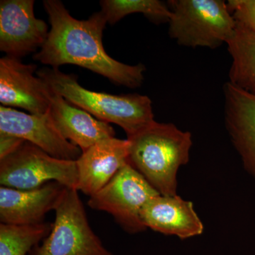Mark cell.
<instances>
[{
    "mask_svg": "<svg viewBox=\"0 0 255 255\" xmlns=\"http://www.w3.org/2000/svg\"><path fill=\"white\" fill-rule=\"evenodd\" d=\"M43 6L51 28L33 59L53 68L68 64L78 65L129 88L141 86L145 65L121 63L105 51L102 37L107 21L102 11L88 19L79 20L71 16L59 0H45Z\"/></svg>",
    "mask_w": 255,
    "mask_h": 255,
    "instance_id": "6da1fadb",
    "label": "cell"
},
{
    "mask_svg": "<svg viewBox=\"0 0 255 255\" xmlns=\"http://www.w3.org/2000/svg\"><path fill=\"white\" fill-rule=\"evenodd\" d=\"M128 161L161 195L174 196L177 174L187 164L192 140L189 132L155 121L131 137Z\"/></svg>",
    "mask_w": 255,
    "mask_h": 255,
    "instance_id": "7a4b0ae2",
    "label": "cell"
},
{
    "mask_svg": "<svg viewBox=\"0 0 255 255\" xmlns=\"http://www.w3.org/2000/svg\"><path fill=\"white\" fill-rule=\"evenodd\" d=\"M36 75L70 103L102 122L119 126L127 137L155 122L152 101L147 96L90 91L79 84L76 76L62 73L58 68L41 69Z\"/></svg>",
    "mask_w": 255,
    "mask_h": 255,
    "instance_id": "3957f363",
    "label": "cell"
},
{
    "mask_svg": "<svg viewBox=\"0 0 255 255\" xmlns=\"http://www.w3.org/2000/svg\"><path fill=\"white\" fill-rule=\"evenodd\" d=\"M169 34L180 46L214 48L232 37L236 21L222 0H171Z\"/></svg>",
    "mask_w": 255,
    "mask_h": 255,
    "instance_id": "277c9868",
    "label": "cell"
},
{
    "mask_svg": "<svg viewBox=\"0 0 255 255\" xmlns=\"http://www.w3.org/2000/svg\"><path fill=\"white\" fill-rule=\"evenodd\" d=\"M49 234L31 255H114L90 227L76 189L65 187Z\"/></svg>",
    "mask_w": 255,
    "mask_h": 255,
    "instance_id": "5b68a950",
    "label": "cell"
},
{
    "mask_svg": "<svg viewBox=\"0 0 255 255\" xmlns=\"http://www.w3.org/2000/svg\"><path fill=\"white\" fill-rule=\"evenodd\" d=\"M51 182L77 189L76 161L55 158L27 141L0 160V184L2 187L32 189Z\"/></svg>",
    "mask_w": 255,
    "mask_h": 255,
    "instance_id": "8992f818",
    "label": "cell"
},
{
    "mask_svg": "<svg viewBox=\"0 0 255 255\" xmlns=\"http://www.w3.org/2000/svg\"><path fill=\"white\" fill-rule=\"evenodd\" d=\"M159 194L128 161L105 187L90 196L88 205L112 215L127 232L137 233L147 229L140 217L142 209Z\"/></svg>",
    "mask_w": 255,
    "mask_h": 255,
    "instance_id": "52a82bcc",
    "label": "cell"
},
{
    "mask_svg": "<svg viewBox=\"0 0 255 255\" xmlns=\"http://www.w3.org/2000/svg\"><path fill=\"white\" fill-rule=\"evenodd\" d=\"M33 0L0 1V50L20 58L41 48L48 38V25L35 16Z\"/></svg>",
    "mask_w": 255,
    "mask_h": 255,
    "instance_id": "ba28073f",
    "label": "cell"
},
{
    "mask_svg": "<svg viewBox=\"0 0 255 255\" xmlns=\"http://www.w3.org/2000/svg\"><path fill=\"white\" fill-rule=\"evenodd\" d=\"M37 66L24 64L13 57L0 59V102L6 107H18L31 114L48 112L52 89L44 80L35 76Z\"/></svg>",
    "mask_w": 255,
    "mask_h": 255,
    "instance_id": "9c48e42d",
    "label": "cell"
},
{
    "mask_svg": "<svg viewBox=\"0 0 255 255\" xmlns=\"http://www.w3.org/2000/svg\"><path fill=\"white\" fill-rule=\"evenodd\" d=\"M0 133L23 139L55 158L77 161L82 153L80 147L64 138L55 128L48 111L35 115L1 106Z\"/></svg>",
    "mask_w": 255,
    "mask_h": 255,
    "instance_id": "30bf717a",
    "label": "cell"
},
{
    "mask_svg": "<svg viewBox=\"0 0 255 255\" xmlns=\"http://www.w3.org/2000/svg\"><path fill=\"white\" fill-rule=\"evenodd\" d=\"M128 140L110 137L97 142L82 152L76 161L77 190L92 196L105 187L128 162Z\"/></svg>",
    "mask_w": 255,
    "mask_h": 255,
    "instance_id": "8fae6325",
    "label": "cell"
},
{
    "mask_svg": "<svg viewBox=\"0 0 255 255\" xmlns=\"http://www.w3.org/2000/svg\"><path fill=\"white\" fill-rule=\"evenodd\" d=\"M65 187L56 182L32 189L0 187V221L9 225L43 223L45 216L55 209Z\"/></svg>",
    "mask_w": 255,
    "mask_h": 255,
    "instance_id": "7c38bea8",
    "label": "cell"
},
{
    "mask_svg": "<svg viewBox=\"0 0 255 255\" xmlns=\"http://www.w3.org/2000/svg\"><path fill=\"white\" fill-rule=\"evenodd\" d=\"M223 94L228 132L245 167L255 178V95L229 82Z\"/></svg>",
    "mask_w": 255,
    "mask_h": 255,
    "instance_id": "4fadbf2b",
    "label": "cell"
},
{
    "mask_svg": "<svg viewBox=\"0 0 255 255\" xmlns=\"http://www.w3.org/2000/svg\"><path fill=\"white\" fill-rule=\"evenodd\" d=\"M52 91L48 110L52 122L64 138L78 146L82 152L100 140L115 137V131L110 124L95 119Z\"/></svg>",
    "mask_w": 255,
    "mask_h": 255,
    "instance_id": "5bb4252c",
    "label": "cell"
},
{
    "mask_svg": "<svg viewBox=\"0 0 255 255\" xmlns=\"http://www.w3.org/2000/svg\"><path fill=\"white\" fill-rule=\"evenodd\" d=\"M140 217L146 228L182 239L199 236L204 231L192 203L177 195L159 194L152 198L142 209Z\"/></svg>",
    "mask_w": 255,
    "mask_h": 255,
    "instance_id": "9a60e30c",
    "label": "cell"
},
{
    "mask_svg": "<svg viewBox=\"0 0 255 255\" xmlns=\"http://www.w3.org/2000/svg\"><path fill=\"white\" fill-rule=\"evenodd\" d=\"M232 58L229 82L255 95V34L236 23L232 37L226 43Z\"/></svg>",
    "mask_w": 255,
    "mask_h": 255,
    "instance_id": "2e32d148",
    "label": "cell"
},
{
    "mask_svg": "<svg viewBox=\"0 0 255 255\" xmlns=\"http://www.w3.org/2000/svg\"><path fill=\"white\" fill-rule=\"evenodd\" d=\"M53 224L0 225V255H27L51 231Z\"/></svg>",
    "mask_w": 255,
    "mask_h": 255,
    "instance_id": "e0dca14e",
    "label": "cell"
},
{
    "mask_svg": "<svg viewBox=\"0 0 255 255\" xmlns=\"http://www.w3.org/2000/svg\"><path fill=\"white\" fill-rule=\"evenodd\" d=\"M100 5L101 11L110 24L135 13H141L156 23L169 22L172 14L168 4L159 0H103Z\"/></svg>",
    "mask_w": 255,
    "mask_h": 255,
    "instance_id": "ac0fdd59",
    "label": "cell"
},
{
    "mask_svg": "<svg viewBox=\"0 0 255 255\" xmlns=\"http://www.w3.org/2000/svg\"><path fill=\"white\" fill-rule=\"evenodd\" d=\"M227 4L236 23L255 34V0H229Z\"/></svg>",
    "mask_w": 255,
    "mask_h": 255,
    "instance_id": "d6986e66",
    "label": "cell"
},
{
    "mask_svg": "<svg viewBox=\"0 0 255 255\" xmlns=\"http://www.w3.org/2000/svg\"><path fill=\"white\" fill-rule=\"evenodd\" d=\"M24 142L19 137L0 133V160L14 152Z\"/></svg>",
    "mask_w": 255,
    "mask_h": 255,
    "instance_id": "ffe728a7",
    "label": "cell"
}]
</instances>
